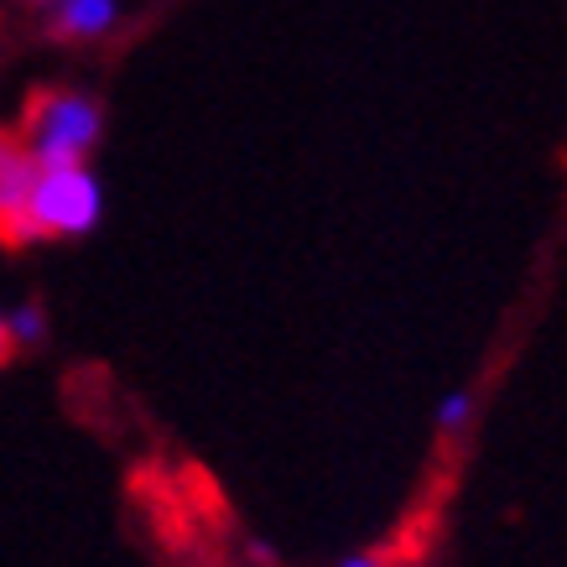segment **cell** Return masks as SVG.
Returning <instances> with one entry per match:
<instances>
[{
	"mask_svg": "<svg viewBox=\"0 0 567 567\" xmlns=\"http://www.w3.org/2000/svg\"><path fill=\"white\" fill-rule=\"evenodd\" d=\"M21 146L32 152L37 173H63V167H79L84 152L100 136V110L79 94H63V89H37L27 100V115H21Z\"/></svg>",
	"mask_w": 567,
	"mask_h": 567,
	"instance_id": "6da1fadb",
	"label": "cell"
},
{
	"mask_svg": "<svg viewBox=\"0 0 567 567\" xmlns=\"http://www.w3.org/2000/svg\"><path fill=\"white\" fill-rule=\"evenodd\" d=\"M32 229L37 235H84L100 219V188L84 167H63V173H42L32 188Z\"/></svg>",
	"mask_w": 567,
	"mask_h": 567,
	"instance_id": "7a4b0ae2",
	"label": "cell"
},
{
	"mask_svg": "<svg viewBox=\"0 0 567 567\" xmlns=\"http://www.w3.org/2000/svg\"><path fill=\"white\" fill-rule=\"evenodd\" d=\"M37 177L42 173H37L32 152L21 146V136L17 131H0V245H11V250L37 240L32 214H27Z\"/></svg>",
	"mask_w": 567,
	"mask_h": 567,
	"instance_id": "3957f363",
	"label": "cell"
},
{
	"mask_svg": "<svg viewBox=\"0 0 567 567\" xmlns=\"http://www.w3.org/2000/svg\"><path fill=\"white\" fill-rule=\"evenodd\" d=\"M115 21V0H63V11H58V37H94L104 32Z\"/></svg>",
	"mask_w": 567,
	"mask_h": 567,
	"instance_id": "277c9868",
	"label": "cell"
},
{
	"mask_svg": "<svg viewBox=\"0 0 567 567\" xmlns=\"http://www.w3.org/2000/svg\"><path fill=\"white\" fill-rule=\"evenodd\" d=\"M6 323H11V333H17V339H42V312H37V308H21L17 318H6Z\"/></svg>",
	"mask_w": 567,
	"mask_h": 567,
	"instance_id": "5b68a950",
	"label": "cell"
},
{
	"mask_svg": "<svg viewBox=\"0 0 567 567\" xmlns=\"http://www.w3.org/2000/svg\"><path fill=\"white\" fill-rule=\"evenodd\" d=\"M464 422H468V395H447V406H443V432L464 427Z\"/></svg>",
	"mask_w": 567,
	"mask_h": 567,
	"instance_id": "8992f818",
	"label": "cell"
},
{
	"mask_svg": "<svg viewBox=\"0 0 567 567\" xmlns=\"http://www.w3.org/2000/svg\"><path fill=\"white\" fill-rule=\"evenodd\" d=\"M11 354H17V333H11V323L0 318V364L11 360Z\"/></svg>",
	"mask_w": 567,
	"mask_h": 567,
	"instance_id": "52a82bcc",
	"label": "cell"
},
{
	"mask_svg": "<svg viewBox=\"0 0 567 567\" xmlns=\"http://www.w3.org/2000/svg\"><path fill=\"white\" fill-rule=\"evenodd\" d=\"M349 567H380V563H370V557H360V563H349Z\"/></svg>",
	"mask_w": 567,
	"mask_h": 567,
	"instance_id": "ba28073f",
	"label": "cell"
}]
</instances>
